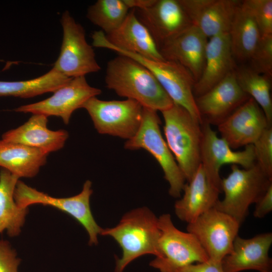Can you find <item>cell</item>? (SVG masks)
Wrapping results in <instances>:
<instances>
[{"mask_svg": "<svg viewBox=\"0 0 272 272\" xmlns=\"http://www.w3.org/2000/svg\"><path fill=\"white\" fill-rule=\"evenodd\" d=\"M130 10L123 0H98L88 8L87 17L106 35L121 25Z\"/></svg>", "mask_w": 272, "mask_h": 272, "instance_id": "obj_29", "label": "cell"}, {"mask_svg": "<svg viewBox=\"0 0 272 272\" xmlns=\"http://www.w3.org/2000/svg\"><path fill=\"white\" fill-rule=\"evenodd\" d=\"M103 40L120 49L155 60H165L147 27L138 18L134 9L129 11L121 25L113 32L105 34Z\"/></svg>", "mask_w": 272, "mask_h": 272, "instance_id": "obj_20", "label": "cell"}, {"mask_svg": "<svg viewBox=\"0 0 272 272\" xmlns=\"http://www.w3.org/2000/svg\"><path fill=\"white\" fill-rule=\"evenodd\" d=\"M125 4L130 9H145L151 7L156 0H123Z\"/></svg>", "mask_w": 272, "mask_h": 272, "instance_id": "obj_36", "label": "cell"}, {"mask_svg": "<svg viewBox=\"0 0 272 272\" xmlns=\"http://www.w3.org/2000/svg\"><path fill=\"white\" fill-rule=\"evenodd\" d=\"M208 41V38L192 25L162 45L159 50L165 60L176 62L188 70L196 82L203 69Z\"/></svg>", "mask_w": 272, "mask_h": 272, "instance_id": "obj_19", "label": "cell"}, {"mask_svg": "<svg viewBox=\"0 0 272 272\" xmlns=\"http://www.w3.org/2000/svg\"><path fill=\"white\" fill-rule=\"evenodd\" d=\"M235 74L240 87L257 103L263 111L268 123L271 125V78L258 73L249 66L236 68Z\"/></svg>", "mask_w": 272, "mask_h": 272, "instance_id": "obj_28", "label": "cell"}, {"mask_svg": "<svg viewBox=\"0 0 272 272\" xmlns=\"http://www.w3.org/2000/svg\"><path fill=\"white\" fill-rule=\"evenodd\" d=\"M63 38L59 55L52 68L70 78L85 76L99 71L92 46L86 40L82 26L67 11L62 15Z\"/></svg>", "mask_w": 272, "mask_h": 272, "instance_id": "obj_10", "label": "cell"}, {"mask_svg": "<svg viewBox=\"0 0 272 272\" xmlns=\"http://www.w3.org/2000/svg\"><path fill=\"white\" fill-rule=\"evenodd\" d=\"M240 224L214 207L188 223L187 231L197 239L209 259L221 262L231 251Z\"/></svg>", "mask_w": 272, "mask_h": 272, "instance_id": "obj_11", "label": "cell"}, {"mask_svg": "<svg viewBox=\"0 0 272 272\" xmlns=\"http://www.w3.org/2000/svg\"><path fill=\"white\" fill-rule=\"evenodd\" d=\"M101 89L89 85L85 77L73 78L56 90L50 97L41 101L23 105L16 112L60 117L65 124L69 123L72 113L90 98L96 97Z\"/></svg>", "mask_w": 272, "mask_h": 272, "instance_id": "obj_13", "label": "cell"}, {"mask_svg": "<svg viewBox=\"0 0 272 272\" xmlns=\"http://www.w3.org/2000/svg\"><path fill=\"white\" fill-rule=\"evenodd\" d=\"M253 216L262 218L272 210V183L269 185L262 197L255 203Z\"/></svg>", "mask_w": 272, "mask_h": 272, "instance_id": "obj_35", "label": "cell"}, {"mask_svg": "<svg viewBox=\"0 0 272 272\" xmlns=\"http://www.w3.org/2000/svg\"><path fill=\"white\" fill-rule=\"evenodd\" d=\"M241 2L228 34L234 59L245 61H249L262 35L252 17Z\"/></svg>", "mask_w": 272, "mask_h": 272, "instance_id": "obj_25", "label": "cell"}, {"mask_svg": "<svg viewBox=\"0 0 272 272\" xmlns=\"http://www.w3.org/2000/svg\"><path fill=\"white\" fill-rule=\"evenodd\" d=\"M47 118L43 114H33L22 125L4 133L2 139L36 148L47 154L57 151L64 147L69 133L63 129H48Z\"/></svg>", "mask_w": 272, "mask_h": 272, "instance_id": "obj_23", "label": "cell"}, {"mask_svg": "<svg viewBox=\"0 0 272 272\" xmlns=\"http://www.w3.org/2000/svg\"><path fill=\"white\" fill-rule=\"evenodd\" d=\"M235 70L228 33L208 41L201 75L193 87L195 98L208 91Z\"/></svg>", "mask_w": 272, "mask_h": 272, "instance_id": "obj_21", "label": "cell"}, {"mask_svg": "<svg viewBox=\"0 0 272 272\" xmlns=\"http://www.w3.org/2000/svg\"><path fill=\"white\" fill-rule=\"evenodd\" d=\"M21 260L17 257V253L10 242L0 240V272H18Z\"/></svg>", "mask_w": 272, "mask_h": 272, "instance_id": "obj_33", "label": "cell"}, {"mask_svg": "<svg viewBox=\"0 0 272 272\" xmlns=\"http://www.w3.org/2000/svg\"><path fill=\"white\" fill-rule=\"evenodd\" d=\"M271 126L257 103L251 98L218 125V130L232 149L253 145Z\"/></svg>", "mask_w": 272, "mask_h": 272, "instance_id": "obj_14", "label": "cell"}, {"mask_svg": "<svg viewBox=\"0 0 272 272\" xmlns=\"http://www.w3.org/2000/svg\"><path fill=\"white\" fill-rule=\"evenodd\" d=\"M231 171L222 179L221 191L224 197L218 200L214 208L231 216L241 225L248 214L250 206L264 194L272 179L256 163L249 169L231 165Z\"/></svg>", "mask_w": 272, "mask_h": 272, "instance_id": "obj_4", "label": "cell"}, {"mask_svg": "<svg viewBox=\"0 0 272 272\" xmlns=\"http://www.w3.org/2000/svg\"><path fill=\"white\" fill-rule=\"evenodd\" d=\"M182 191V197L175 203V212L180 220L187 224L214 208L221 192L209 181L201 163Z\"/></svg>", "mask_w": 272, "mask_h": 272, "instance_id": "obj_22", "label": "cell"}, {"mask_svg": "<svg viewBox=\"0 0 272 272\" xmlns=\"http://www.w3.org/2000/svg\"><path fill=\"white\" fill-rule=\"evenodd\" d=\"M272 244V233H261L249 239L238 235L230 253L221 261L224 272L256 270L271 272V259L268 251Z\"/></svg>", "mask_w": 272, "mask_h": 272, "instance_id": "obj_18", "label": "cell"}, {"mask_svg": "<svg viewBox=\"0 0 272 272\" xmlns=\"http://www.w3.org/2000/svg\"><path fill=\"white\" fill-rule=\"evenodd\" d=\"M100 235L112 237L122 249V255L116 259L115 272H122L130 262L145 254L161 257L158 218L147 208L125 214L115 227L102 229Z\"/></svg>", "mask_w": 272, "mask_h": 272, "instance_id": "obj_2", "label": "cell"}, {"mask_svg": "<svg viewBox=\"0 0 272 272\" xmlns=\"http://www.w3.org/2000/svg\"><path fill=\"white\" fill-rule=\"evenodd\" d=\"M160 235L158 241L161 254L150 264L161 272H171L174 269L194 262L209 259L197 239L189 232H184L175 227L169 214L158 218Z\"/></svg>", "mask_w": 272, "mask_h": 272, "instance_id": "obj_7", "label": "cell"}, {"mask_svg": "<svg viewBox=\"0 0 272 272\" xmlns=\"http://www.w3.org/2000/svg\"><path fill=\"white\" fill-rule=\"evenodd\" d=\"M171 272H224L221 262L211 259L176 268Z\"/></svg>", "mask_w": 272, "mask_h": 272, "instance_id": "obj_34", "label": "cell"}, {"mask_svg": "<svg viewBox=\"0 0 272 272\" xmlns=\"http://www.w3.org/2000/svg\"><path fill=\"white\" fill-rule=\"evenodd\" d=\"M250 98L238 84L234 70L195 102L202 121L218 125Z\"/></svg>", "mask_w": 272, "mask_h": 272, "instance_id": "obj_16", "label": "cell"}, {"mask_svg": "<svg viewBox=\"0 0 272 272\" xmlns=\"http://www.w3.org/2000/svg\"><path fill=\"white\" fill-rule=\"evenodd\" d=\"M160 124L157 111L143 107L141 126L135 134L125 142L124 148L131 150L143 149L150 153L163 170L169 184V194L179 197L186 180L162 135Z\"/></svg>", "mask_w": 272, "mask_h": 272, "instance_id": "obj_5", "label": "cell"}, {"mask_svg": "<svg viewBox=\"0 0 272 272\" xmlns=\"http://www.w3.org/2000/svg\"><path fill=\"white\" fill-rule=\"evenodd\" d=\"M135 11L158 48L192 25L179 0H156L151 7Z\"/></svg>", "mask_w": 272, "mask_h": 272, "instance_id": "obj_15", "label": "cell"}, {"mask_svg": "<svg viewBox=\"0 0 272 272\" xmlns=\"http://www.w3.org/2000/svg\"><path fill=\"white\" fill-rule=\"evenodd\" d=\"M81 108L87 110L100 134L128 140L135 134L141 124L143 107L133 100L105 101L93 97Z\"/></svg>", "mask_w": 272, "mask_h": 272, "instance_id": "obj_8", "label": "cell"}, {"mask_svg": "<svg viewBox=\"0 0 272 272\" xmlns=\"http://www.w3.org/2000/svg\"><path fill=\"white\" fill-rule=\"evenodd\" d=\"M201 128V165L209 181L222 192L221 166L231 164L245 169L251 168L256 163L254 148L249 145L242 151H234L223 139L218 137L210 124L203 122Z\"/></svg>", "mask_w": 272, "mask_h": 272, "instance_id": "obj_12", "label": "cell"}, {"mask_svg": "<svg viewBox=\"0 0 272 272\" xmlns=\"http://www.w3.org/2000/svg\"><path fill=\"white\" fill-rule=\"evenodd\" d=\"M241 3L252 17L261 35H272V1L245 0Z\"/></svg>", "mask_w": 272, "mask_h": 272, "instance_id": "obj_31", "label": "cell"}, {"mask_svg": "<svg viewBox=\"0 0 272 272\" xmlns=\"http://www.w3.org/2000/svg\"><path fill=\"white\" fill-rule=\"evenodd\" d=\"M93 193L92 182L87 180L81 192L73 196L56 198L38 191L18 180L14 191V199L18 207L28 208L34 204H42L56 208L69 214L86 229L89 236L90 245L98 243L97 236L102 228L98 226L92 214L90 198Z\"/></svg>", "mask_w": 272, "mask_h": 272, "instance_id": "obj_6", "label": "cell"}, {"mask_svg": "<svg viewBox=\"0 0 272 272\" xmlns=\"http://www.w3.org/2000/svg\"><path fill=\"white\" fill-rule=\"evenodd\" d=\"M161 112L166 142L186 181H189L201 163V124L177 104Z\"/></svg>", "mask_w": 272, "mask_h": 272, "instance_id": "obj_3", "label": "cell"}, {"mask_svg": "<svg viewBox=\"0 0 272 272\" xmlns=\"http://www.w3.org/2000/svg\"><path fill=\"white\" fill-rule=\"evenodd\" d=\"M19 178L8 170H0V234L6 230L11 237L21 232L28 208H20L14 199V191Z\"/></svg>", "mask_w": 272, "mask_h": 272, "instance_id": "obj_26", "label": "cell"}, {"mask_svg": "<svg viewBox=\"0 0 272 272\" xmlns=\"http://www.w3.org/2000/svg\"><path fill=\"white\" fill-rule=\"evenodd\" d=\"M48 154L22 144L0 140V167L19 178L35 176Z\"/></svg>", "mask_w": 272, "mask_h": 272, "instance_id": "obj_24", "label": "cell"}, {"mask_svg": "<svg viewBox=\"0 0 272 272\" xmlns=\"http://www.w3.org/2000/svg\"><path fill=\"white\" fill-rule=\"evenodd\" d=\"M256 163L270 179H272V128H266L253 144Z\"/></svg>", "mask_w": 272, "mask_h": 272, "instance_id": "obj_32", "label": "cell"}, {"mask_svg": "<svg viewBox=\"0 0 272 272\" xmlns=\"http://www.w3.org/2000/svg\"><path fill=\"white\" fill-rule=\"evenodd\" d=\"M192 24L208 38L228 33L241 1L179 0Z\"/></svg>", "mask_w": 272, "mask_h": 272, "instance_id": "obj_17", "label": "cell"}, {"mask_svg": "<svg viewBox=\"0 0 272 272\" xmlns=\"http://www.w3.org/2000/svg\"><path fill=\"white\" fill-rule=\"evenodd\" d=\"M112 51L129 56L142 63L155 77L173 103L186 109L201 124L203 121L193 94L195 81L190 72L171 60H155L112 47Z\"/></svg>", "mask_w": 272, "mask_h": 272, "instance_id": "obj_9", "label": "cell"}, {"mask_svg": "<svg viewBox=\"0 0 272 272\" xmlns=\"http://www.w3.org/2000/svg\"><path fill=\"white\" fill-rule=\"evenodd\" d=\"M105 82L117 95L143 107L162 112L174 103L152 73L127 56L118 54L108 62Z\"/></svg>", "mask_w": 272, "mask_h": 272, "instance_id": "obj_1", "label": "cell"}, {"mask_svg": "<svg viewBox=\"0 0 272 272\" xmlns=\"http://www.w3.org/2000/svg\"><path fill=\"white\" fill-rule=\"evenodd\" d=\"M71 79L52 68L44 75L31 80L0 81V96L28 98L53 92L68 83Z\"/></svg>", "mask_w": 272, "mask_h": 272, "instance_id": "obj_27", "label": "cell"}, {"mask_svg": "<svg viewBox=\"0 0 272 272\" xmlns=\"http://www.w3.org/2000/svg\"><path fill=\"white\" fill-rule=\"evenodd\" d=\"M248 61L252 70L271 78L272 35L261 36Z\"/></svg>", "mask_w": 272, "mask_h": 272, "instance_id": "obj_30", "label": "cell"}]
</instances>
